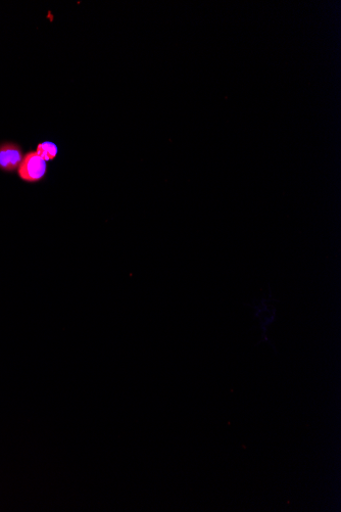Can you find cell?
I'll use <instances>...</instances> for the list:
<instances>
[{
	"mask_svg": "<svg viewBox=\"0 0 341 512\" xmlns=\"http://www.w3.org/2000/svg\"><path fill=\"white\" fill-rule=\"evenodd\" d=\"M36 153L45 161H53L59 154L58 146L52 142H44L38 145Z\"/></svg>",
	"mask_w": 341,
	"mask_h": 512,
	"instance_id": "3957f363",
	"label": "cell"
},
{
	"mask_svg": "<svg viewBox=\"0 0 341 512\" xmlns=\"http://www.w3.org/2000/svg\"><path fill=\"white\" fill-rule=\"evenodd\" d=\"M24 159L22 150L14 144L0 147V169L11 172L19 169Z\"/></svg>",
	"mask_w": 341,
	"mask_h": 512,
	"instance_id": "7a4b0ae2",
	"label": "cell"
},
{
	"mask_svg": "<svg viewBox=\"0 0 341 512\" xmlns=\"http://www.w3.org/2000/svg\"><path fill=\"white\" fill-rule=\"evenodd\" d=\"M46 168V161L36 152H30L24 156L18 171L23 180L27 182H37L45 176Z\"/></svg>",
	"mask_w": 341,
	"mask_h": 512,
	"instance_id": "6da1fadb",
	"label": "cell"
}]
</instances>
